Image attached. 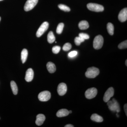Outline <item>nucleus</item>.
I'll return each mask as SVG.
<instances>
[{
	"instance_id": "obj_1",
	"label": "nucleus",
	"mask_w": 127,
	"mask_h": 127,
	"mask_svg": "<svg viewBox=\"0 0 127 127\" xmlns=\"http://www.w3.org/2000/svg\"><path fill=\"white\" fill-rule=\"evenodd\" d=\"M100 71L98 68L94 67L88 68L85 73L86 77L88 78H94L99 75Z\"/></svg>"
},
{
	"instance_id": "obj_2",
	"label": "nucleus",
	"mask_w": 127,
	"mask_h": 127,
	"mask_svg": "<svg viewBox=\"0 0 127 127\" xmlns=\"http://www.w3.org/2000/svg\"><path fill=\"white\" fill-rule=\"evenodd\" d=\"M107 105L109 109L113 112L119 113L120 111V107L119 104L118 102L114 98H113L112 101H108Z\"/></svg>"
},
{
	"instance_id": "obj_3",
	"label": "nucleus",
	"mask_w": 127,
	"mask_h": 127,
	"mask_svg": "<svg viewBox=\"0 0 127 127\" xmlns=\"http://www.w3.org/2000/svg\"><path fill=\"white\" fill-rule=\"evenodd\" d=\"M103 37L101 35L95 37L93 41L94 48L96 50H99L102 47L103 44Z\"/></svg>"
},
{
	"instance_id": "obj_4",
	"label": "nucleus",
	"mask_w": 127,
	"mask_h": 127,
	"mask_svg": "<svg viewBox=\"0 0 127 127\" xmlns=\"http://www.w3.org/2000/svg\"><path fill=\"white\" fill-rule=\"evenodd\" d=\"M88 9L92 11L99 12L103 11L104 7L102 5L96 3H90L87 5Z\"/></svg>"
},
{
	"instance_id": "obj_5",
	"label": "nucleus",
	"mask_w": 127,
	"mask_h": 127,
	"mask_svg": "<svg viewBox=\"0 0 127 127\" xmlns=\"http://www.w3.org/2000/svg\"><path fill=\"white\" fill-rule=\"evenodd\" d=\"M48 27H49V23L47 22H45L42 23L37 31L36 36L39 37L42 35L43 33L48 29Z\"/></svg>"
},
{
	"instance_id": "obj_6",
	"label": "nucleus",
	"mask_w": 127,
	"mask_h": 127,
	"mask_svg": "<svg viewBox=\"0 0 127 127\" xmlns=\"http://www.w3.org/2000/svg\"><path fill=\"white\" fill-rule=\"evenodd\" d=\"M38 1V0H27L24 6V10L26 11L31 10L36 5Z\"/></svg>"
},
{
	"instance_id": "obj_7",
	"label": "nucleus",
	"mask_w": 127,
	"mask_h": 127,
	"mask_svg": "<svg viewBox=\"0 0 127 127\" xmlns=\"http://www.w3.org/2000/svg\"><path fill=\"white\" fill-rule=\"evenodd\" d=\"M97 93V89L95 88L88 89L85 92V96L88 99L93 98L96 96Z\"/></svg>"
},
{
	"instance_id": "obj_8",
	"label": "nucleus",
	"mask_w": 127,
	"mask_h": 127,
	"mask_svg": "<svg viewBox=\"0 0 127 127\" xmlns=\"http://www.w3.org/2000/svg\"><path fill=\"white\" fill-rule=\"evenodd\" d=\"M51 97V93L48 91H43L38 95V98L41 101H47L50 100Z\"/></svg>"
},
{
	"instance_id": "obj_9",
	"label": "nucleus",
	"mask_w": 127,
	"mask_h": 127,
	"mask_svg": "<svg viewBox=\"0 0 127 127\" xmlns=\"http://www.w3.org/2000/svg\"><path fill=\"white\" fill-rule=\"evenodd\" d=\"M114 94V89L113 87H110L106 91L104 96L103 101L104 102H107L110 100V98L113 96Z\"/></svg>"
},
{
	"instance_id": "obj_10",
	"label": "nucleus",
	"mask_w": 127,
	"mask_h": 127,
	"mask_svg": "<svg viewBox=\"0 0 127 127\" xmlns=\"http://www.w3.org/2000/svg\"><path fill=\"white\" fill-rule=\"evenodd\" d=\"M67 91L66 85L65 83H62L58 85L57 88L58 93L60 96L65 95Z\"/></svg>"
},
{
	"instance_id": "obj_11",
	"label": "nucleus",
	"mask_w": 127,
	"mask_h": 127,
	"mask_svg": "<svg viewBox=\"0 0 127 127\" xmlns=\"http://www.w3.org/2000/svg\"><path fill=\"white\" fill-rule=\"evenodd\" d=\"M118 19L121 22H124L127 20V8L123 9L118 15Z\"/></svg>"
},
{
	"instance_id": "obj_12",
	"label": "nucleus",
	"mask_w": 127,
	"mask_h": 127,
	"mask_svg": "<svg viewBox=\"0 0 127 127\" xmlns=\"http://www.w3.org/2000/svg\"><path fill=\"white\" fill-rule=\"evenodd\" d=\"M34 71L31 68H28L26 72L25 80L27 82L32 81L34 78Z\"/></svg>"
},
{
	"instance_id": "obj_13",
	"label": "nucleus",
	"mask_w": 127,
	"mask_h": 127,
	"mask_svg": "<svg viewBox=\"0 0 127 127\" xmlns=\"http://www.w3.org/2000/svg\"><path fill=\"white\" fill-rule=\"evenodd\" d=\"M45 119V117L43 114H38L36 116V119L35 121L36 124L38 126H40L43 124Z\"/></svg>"
},
{
	"instance_id": "obj_14",
	"label": "nucleus",
	"mask_w": 127,
	"mask_h": 127,
	"mask_svg": "<svg viewBox=\"0 0 127 127\" xmlns=\"http://www.w3.org/2000/svg\"><path fill=\"white\" fill-rule=\"evenodd\" d=\"M69 114V111L67 109H62L58 111L56 115L58 117H63L68 116Z\"/></svg>"
},
{
	"instance_id": "obj_15",
	"label": "nucleus",
	"mask_w": 127,
	"mask_h": 127,
	"mask_svg": "<svg viewBox=\"0 0 127 127\" xmlns=\"http://www.w3.org/2000/svg\"><path fill=\"white\" fill-rule=\"evenodd\" d=\"M48 71L50 73H53L56 71V68L55 64L51 62L48 63L46 65Z\"/></svg>"
},
{
	"instance_id": "obj_16",
	"label": "nucleus",
	"mask_w": 127,
	"mask_h": 127,
	"mask_svg": "<svg viewBox=\"0 0 127 127\" xmlns=\"http://www.w3.org/2000/svg\"><path fill=\"white\" fill-rule=\"evenodd\" d=\"M89 24L86 21H82L78 24V27L81 30H85L89 27Z\"/></svg>"
},
{
	"instance_id": "obj_17",
	"label": "nucleus",
	"mask_w": 127,
	"mask_h": 127,
	"mask_svg": "<svg viewBox=\"0 0 127 127\" xmlns=\"http://www.w3.org/2000/svg\"><path fill=\"white\" fill-rule=\"evenodd\" d=\"M91 119L96 122H102L103 121V119L101 116L96 114H93L91 117Z\"/></svg>"
},
{
	"instance_id": "obj_18",
	"label": "nucleus",
	"mask_w": 127,
	"mask_h": 127,
	"mask_svg": "<svg viewBox=\"0 0 127 127\" xmlns=\"http://www.w3.org/2000/svg\"><path fill=\"white\" fill-rule=\"evenodd\" d=\"M28 52L26 49H23L21 53V58L22 61V63L24 64L27 59Z\"/></svg>"
},
{
	"instance_id": "obj_19",
	"label": "nucleus",
	"mask_w": 127,
	"mask_h": 127,
	"mask_svg": "<svg viewBox=\"0 0 127 127\" xmlns=\"http://www.w3.org/2000/svg\"><path fill=\"white\" fill-rule=\"evenodd\" d=\"M12 91L13 92L14 95H16L18 93V89L17 85L14 81H11L10 83Z\"/></svg>"
},
{
	"instance_id": "obj_20",
	"label": "nucleus",
	"mask_w": 127,
	"mask_h": 127,
	"mask_svg": "<svg viewBox=\"0 0 127 127\" xmlns=\"http://www.w3.org/2000/svg\"><path fill=\"white\" fill-rule=\"evenodd\" d=\"M56 38L52 31H50L47 35L48 42L50 43H52L55 41Z\"/></svg>"
},
{
	"instance_id": "obj_21",
	"label": "nucleus",
	"mask_w": 127,
	"mask_h": 127,
	"mask_svg": "<svg viewBox=\"0 0 127 127\" xmlns=\"http://www.w3.org/2000/svg\"><path fill=\"white\" fill-rule=\"evenodd\" d=\"M107 30L108 33L111 35H113L114 32V27L113 25L111 23H108L107 25Z\"/></svg>"
},
{
	"instance_id": "obj_22",
	"label": "nucleus",
	"mask_w": 127,
	"mask_h": 127,
	"mask_svg": "<svg viewBox=\"0 0 127 127\" xmlns=\"http://www.w3.org/2000/svg\"><path fill=\"white\" fill-rule=\"evenodd\" d=\"M64 27V24L63 23H59L57 27L56 32L57 34H61L63 31Z\"/></svg>"
},
{
	"instance_id": "obj_23",
	"label": "nucleus",
	"mask_w": 127,
	"mask_h": 127,
	"mask_svg": "<svg viewBox=\"0 0 127 127\" xmlns=\"http://www.w3.org/2000/svg\"><path fill=\"white\" fill-rule=\"evenodd\" d=\"M58 6L59 9L64 11L69 12L70 11V9L66 5L60 4L58 5Z\"/></svg>"
},
{
	"instance_id": "obj_24",
	"label": "nucleus",
	"mask_w": 127,
	"mask_h": 127,
	"mask_svg": "<svg viewBox=\"0 0 127 127\" xmlns=\"http://www.w3.org/2000/svg\"><path fill=\"white\" fill-rule=\"evenodd\" d=\"M85 40L84 39H82L81 37H80L79 36L76 37H75V40H74V42L75 44L77 46L80 45V44L82 42H84Z\"/></svg>"
},
{
	"instance_id": "obj_25",
	"label": "nucleus",
	"mask_w": 127,
	"mask_h": 127,
	"mask_svg": "<svg viewBox=\"0 0 127 127\" xmlns=\"http://www.w3.org/2000/svg\"><path fill=\"white\" fill-rule=\"evenodd\" d=\"M72 48L71 45L70 43H66L64 44L63 49L65 51H69Z\"/></svg>"
},
{
	"instance_id": "obj_26",
	"label": "nucleus",
	"mask_w": 127,
	"mask_h": 127,
	"mask_svg": "<svg viewBox=\"0 0 127 127\" xmlns=\"http://www.w3.org/2000/svg\"><path fill=\"white\" fill-rule=\"evenodd\" d=\"M119 48L120 49H124L127 48V41L125 40L123 42H121L119 45L118 46Z\"/></svg>"
},
{
	"instance_id": "obj_27",
	"label": "nucleus",
	"mask_w": 127,
	"mask_h": 127,
	"mask_svg": "<svg viewBox=\"0 0 127 127\" xmlns=\"http://www.w3.org/2000/svg\"><path fill=\"white\" fill-rule=\"evenodd\" d=\"M61 48L59 46H55L52 48V51L55 54H57L59 53L61 50Z\"/></svg>"
},
{
	"instance_id": "obj_28",
	"label": "nucleus",
	"mask_w": 127,
	"mask_h": 127,
	"mask_svg": "<svg viewBox=\"0 0 127 127\" xmlns=\"http://www.w3.org/2000/svg\"><path fill=\"white\" fill-rule=\"evenodd\" d=\"M79 36L81 37L84 40L89 39V36L88 34L84 33H81L79 34Z\"/></svg>"
},
{
	"instance_id": "obj_29",
	"label": "nucleus",
	"mask_w": 127,
	"mask_h": 127,
	"mask_svg": "<svg viewBox=\"0 0 127 127\" xmlns=\"http://www.w3.org/2000/svg\"><path fill=\"white\" fill-rule=\"evenodd\" d=\"M78 54V52L76 51H74L71 52L68 54V56L70 58L74 57L76 56Z\"/></svg>"
},
{
	"instance_id": "obj_30",
	"label": "nucleus",
	"mask_w": 127,
	"mask_h": 127,
	"mask_svg": "<svg viewBox=\"0 0 127 127\" xmlns=\"http://www.w3.org/2000/svg\"><path fill=\"white\" fill-rule=\"evenodd\" d=\"M124 109L125 111L126 116H127V104H126L124 105Z\"/></svg>"
},
{
	"instance_id": "obj_31",
	"label": "nucleus",
	"mask_w": 127,
	"mask_h": 127,
	"mask_svg": "<svg viewBox=\"0 0 127 127\" xmlns=\"http://www.w3.org/2000/svg\"><path fill=\"white\" fill-rule=\"evenodd\" d=\"M74 126L71 124H67L65 126V127H73Z\"/></svg>"
},
{
	"instance_id": "obj_32",
	"label": "nucleus",
	"mask_w": 127,
	"mask_h": 127,
	"mask_svg": "<svg viewBox=\"0 0 127 127\" xmlns=\"http://www.w3.org/2000/svg\"><path fill=\"white\" fill-rule=\"evenodd\" d=\"M125 65H126V66H127V60H126V62H125Z\"/></svg>"
},
{
	"instance_id": "obj_33",
	"label": "nucleus",
	"mask_w": 127,
	"mask_h": 127,
	"mask_svg": "<svg viewBox=\"0 0 127 127\" xmlns=\"http://www.w3.org/2000/svg\"><path fill=\"white\" fill-rule=\"evenodd\" d=\"M72 112L71 111H69V113H71Z\"/></svg>"
},
{
	"instance_id": "obj_34",
	"label": "nucleus",
	"mask_w": 127,
	"mask_h": 127,
	"mask_svg": "<svg viewBox=\"0 0 127 127\" xmlns=\"http://www.w3.org/2000/svg\"><path fill=\"white\" fill-rule=\"evenodd\" d=\"M117 117H118L119 116H118V114H117Z\"/></svg>"
},
{
	"instance_id": "obj_35",
	"label": "nucleus",
	"mask_w": 127,
	"mask_h": 127,
	"mask_svg": "<svg viewBox=\"0 0 127 127\" xmlns=\"http://www.w3.org/2000/svg\"><path fill=\"white\" fill-rule=\"evenodd\" d=\"M0 20H1V17H0Z\"/></svg>"
},
{
	"instance_id": "obj_36",
	"label": "nucleus",
	"mask_w": 127,
	"mask_h": 127,
	"mask_svg": "<svg viewBox=\"0 0 127 127\" xmlns=\"http://www.w3.org/2000/svg\"><path fill=\"white\" fill-rule=\"evenodd\" d=\"M2 0H0V1H2Z\"/></svg>"
}]
</instances>
